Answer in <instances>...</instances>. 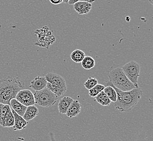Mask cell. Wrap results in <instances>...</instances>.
Instances as JSON below:
<instances>
[{
  "instance_id": "obj_1",
  "label": "cell",
  "mask_w": 153,
  "mask_h": 141,
  "mask_svg": "<svg viewBox=\"0 0 153 141\" xmlns=\"http://www.w3.org/2000/svg\"><path fill=\"white\" fill-rule=\"evenodd\" d=\"M106 85L112 86L117 93V100L114 103V106L120 111H130L137 105L143 94V91L140 88L124 92L116 88L109 81L106 82Z\"/></svg>"
},
{
  "instance_id": "obj_2",
  "label": "cell",
  "mask_w": 153,
  "mask_h": 141,
  "mask_svg": "<svg viewBox=\"0 0 153 141\" xmlns=\"http://www.w3.org/2000/svg\"><path fill=\"white\" fill-rule=\"evenodd\" d=\"M24 83L18 77L7 76L0 80V103L9 105L18 92L24 89Z\"/></svg>"
},
{
  "instance_id": "obj_3",
  "label": "cell",
  "mask_w": 153,
  "mask_h": 141,
  "mask_svg": "<svg viewBox=\"0 0 153 141\" xmlns=\"http://www.w3.org/2000/svg\"><path fill=\"white\" fill-rule=\"evenodd\" d=\"M109 78V82L112 85L121 91L126 92L136 88L135 86L128 79L121 68H116L111 70Z\"/></svg>"
},
{
  "instance_id": "obj_4",
  "label": "cell",
  "mask_w": 153,
  "mask_h": 141,
  "mask_svg": "<svg viewBox=\"0 0 153 141\" xmlns=\"http://www.w3.org/2000/svg\"><path fill=\"white\" fill-rule=\"evenodd\" d=\"M45 76L47 82L46 88L58 98L65 94L67 90L66 83L61 76L54 73H48Z\"/></svg>"
},
{
  "instance_id": "obj_5",
  "label": "cell",
  "mask_w": 153,
  "mask_h": 141,
  "mask_svg": "<svg viewBox=\"0 0 153 141\" xmlns=\"http://www.w3.org/2000/svg\"><path fill=\"white\" fill-rule=\"evenodd\" d=\"M34 94L36 104L43 108H49L55 105L58 97L47 88L35 91Z\"/></svg>"
},
{
  "instance_id": "obj_6",
  "label": "cell",
  "mask_w": 153,
  "mask_h": 141,
  "mask_svg": "<svg viewBox=\"0 0 153 141\" xmlns=\"http://www.w3.org/2000/svg\"><path fill=\"white\" fill-rule=\"evenodd\" d=\"M128 79L138 88V79L140 76V66L135 61H130L121 68Z\"/></svg>"
},
{
  "instance_id": "obj_7",
  "label": "cell",
  "mask_w": 153,
  "mask_h": 141,
  "mask_svg": "<svg viewBox=\"0 0 153 141\" xmlns=\"http://www.w3.org/2000/svg\"><path fill=\"white\" fill-rule=\"evenodd\" d=\"M39 31L40 33V35H38V38L39 39V42H40V44L38 45L40 47H45L48 48L54 42L55 38L47 27H42Z\"/></svg>"
},
{
  "instance_id": "obj_8",
  "label": "cell",
  "mask_w": 153,
  "mask_h": 141,
  "mask_svg": "<svg viewBox=\"0 0 153 141\" xmlns=\"http://www.w3.org/2000/svg\"><path fill=\"white\" fill-rule=\"evenodd\" d=\"M15 99L27 107L36 104L34 94L30 90H20L16 94Z\"/></svg>"
},
{
  "instance_id": "obj_9",
  "label": "cell",
  "mask_w": 153,
  "mask_h": 141,
  "mask_svg": "<svg viewBox=\"0 0 153 141\" xmlns=\"http://www.w3.org/2000/svg\"><path fill=\"white\" fill-rule=\"evenodd\" d=\"M74 8L79 15H86L91 10L92 4L84 1H79L74 4Z\"/></svg>"
},
{
  "instance_id": "obj_10",
  "label": "cell",
  "mask_w": 153,
  "mask_h": 141,
  "mask_svg": "<svg viewBox=\"0 0 153 141\" xmlns=\"http://www.w3.org/2000/svg\"><path fill=\"white\" fill-rule=\"evenodd\" d=\"M47 82L45 76H36L30 82V88L35 91H40L46 88Z\"/></svg>"
},
{
  "instance_id": "obj_11",
  "label": "cell",
  "mask_w": 153,
  "mask_h": 141,
  "mask_svg": "<svg viewBox=\"0 0 153 141\" xmlns=\"http://www.w3.org/2000/svg\"><path fill=\"white\" fill-rule=\"evenodd\" d=\"M14 118V123L13 126L14 131L24 129L28 124V122L24 119V118L16 114L13 109H11Z\"/></svg>"
},
{
  "instance_id": "obj_12",
  "label": "cell",
  "mask_w": 153,
  "mask_h": 141,
  "mask_svg": "<svg viewBox=\"0 0 153 141\" xmlns=\"http://www.w3.org/2000/svg\"><path fill=\"white\" fill-rule=\"evenodd\" d=\"M81 109L82 106L79 101L74 100L69 106L68 111L66 113V115L69 118L76 117L79 114L81 111Z\"/></svg>"
},
{
  "instance_id": "obj_13",
  "label": "cell",
  "mask_w": 153,
  "mask_h": 141,
  "mask_svg": "<svg viewBox=\"0 0 153 141\" xmlns=\"http://www.w3.org/2000/svg\"><path fill=\"white\" fill-rule=\"evenodd\" d=\"M74 99L70 97H64L59 100L58 104L59 112L61 114H66V112Z\"/></svg>"
},
{
  "instance_id": "obj_14",
  "label": "cell",
  "mask_w": 153,
  "mask_h": 141,
  "mask_svg": "<svg viewBox=\"0 0 153 141\" xmlns=\"http://www.w3.org/2000/svg\"><path fill=\"white\" fill-rule=\"evenodd\" d=\"M9 105L11 109H13L16 114L22 117L24 116V114L26 110L27 106L24 105L19 102H18L15 98L12 99L10 101Z\"/></svg>"
},
{
  "instance_id": "obj_15",
  "label": "cell",
  "mask_w": 153,
  "mask_h": 141,
  "mask_svg": "<svg viewBox=\"0 0 153 141\" xmlns=\"http://www.w3.org/2000/svg\"><path fill=\"white\" fill-rule=\"evenodd\" d=\"M39 114L38 108L34 105H30L27 107L26 110L24 114L22 117L26 121H31L36 117Z\"/></svg>"
},
{
  "instance_id": "obj_16",
  "label": "cell",
  "mask_w": 153,
  "mask_h": 141,
  "mask_svg": "<svg viewBox=\"0 0 153 141\" xmlns=\"http://www.w3.org/2000/svg\"><path fill=\"white\" fill-rule=\"evenodd\" d=\"M94 98L97 103L103 106H108L111 103V101L109 99V98L103 91L97 95Z\"/></svg>"
},
{
  "instance_id": "obj_17",
  "label": "cell",
  "mask_w": 153,
  "mask_h": 141,
  "mask_svg": "<svg viewBox=\"0 0 153 141\" xmlns=\"http://www.w3.org/2000/svg\"><path fill=\"white\" fill-rule=\"evenodd\" d=\"M85 56V53H84V51L77 49L72 52L70 57L74 62L80 63L82 62Z\"/></svg>"
},
{
  "instance_id": "obj_18",
  "label": "cell",
  "mask_w": 153,
  "mask_h": 141,
  "mask_svg": "<svg viewBox=\"0 0 153 141\" xmlns=\"http://www.w3.org/2000/svg\"><path fill=\"white\" fill-rule=\"evenodd\" d=\"M14 118L11 110V111L6 115V116L3 118V119L1 121V126H3L4 128L13 127L14 125Z\"/></svg>"
},
{
  "instance_id": "obj_19",
  "label": "cell",
  "mask_w": 153,
  "mask_h": 141,
  "mask_svg": "<svg viewBox=\"0 0 153 141\" xmlns=\"http://www.w3.org/2000/svg\"><path fill=\"white\" fill-rule=\"evenodd\" d=\"M103 92L106 94V96L109 98V99L111 101V102L115 103L117 100V93L115 89L111 86L108 85L103 90Z\"/></svg>"
},
{
  "instance_id": "obj_20",
  "label": "cell",
  "mask_w": 153,
  "mask_h": 141,
  "mask_svg": "<svg viewBox=\"0 0 153 141\" xmlns=\"http://www.w3.org/2000/svg\"><path fill=\"white\" fill-rule=\"evenodd\" d=\"M82 68L85 70H90L95 66L94 59L90 56H85L82 62Z\"/></svg>"
},
{
  "instance_id": "obj_21",
  "label": "cell",
  "mask_w": 153,
  "mask_h": 141,
  "mask_svg": "<svg viewBox=\"0 0 153 141\" xmlns=\"http://www.w3.org/2000/svg\"><path fill=\"white\" fill-rule=\"evenodd\" d=\"M105 86L101 84H97L96 85L92 88L91 89L88 90V94L90 97L94 98L97 95L99 94L100 92H102L105 88Z\"/></svg>"
},
{
  "instance_id": "obj_22",
  "label": "cell",
  "mask_w": 153,
  "mask_h": 141,
  "mask_svg": "<svg viewBox=\"0 0 153 141\" xmlns=\"http://www.w3.org/2000/svg\"><path fill=\"white\" fill-rule=\"evenodd\" d=\"M97 84H98V80L97 79H96L94 78L90 77L86 81L84 85L87 90H89L96 85Z\"/></svg>"
},
{
  "instance_id": "obj_23",
  "label": "cell",
  "mask_w": 153,
  "mask_h": 141,
  "mask_svg": "<svg viewBox=\"0 0 153 141\" xmlns=\"http://www.w3.org/2000/svg\"><path fill=\"white\" fill-rule=\"evenodd\" d=\"M51 3L54 5H57V4H59L63 2L62 0H50Z\"/></svg>"
},
{
  "instance_id": "obj_24",
  "label": "cell",
  "mask_w": 153,
  "mask_h": 141,
  "mask_svg": "<svg viewBox=\"0 0 153 141\" xmlns=\"http://www.w3.org/2000/svg\"><path fill=\"white\" fill-rule=\"evenodd\" d=\"M4 106V104L0 103V125H1V110L2 109L3 106Z\"/></svg>"
},
{
  "instance_id": "obj_25",
  "label": "cell",
  "mask_w": 153,
  "mask_h": 141,
  "mask_svg": "<svg viewBox=\"0 0 153 141\" xmlns=\"http://www.w3.org/2000/svg\"><path fill=\"white\" fill-rule=\"evenodd\" d=\"M63 2L65 3H68V2L69 1V0H62Z\"/></svg>"
},
{
  "instance_id": "obj_26",
  "label": "cell",
  "mask_w": 153,
  "mask_h": 141,
  "mask_svg": "<svg viewBox=\"0 0 153 141\" xmlns=\"http://www.w3.org/2000/svg\"><path fill=\"white\" fill-rule=\"evenodd\" d=\"M149 2L152 4H153V0H149Z\"/></svg>"
},
{
  "instance_id": "obj_27",
  "label": "cell",
  "mask_w": 153,
  "mask_h": 141,
  "mask_svg": "<svg viewBox=\"0 0 153 141\" xmlns=\"http://www.w3.org/2000/svg\"><path fill=\"white\" fill-rule=\"evenodd\" d=\"M80 1H81V0H80Z\"/></svg>"
}]
</instances>
